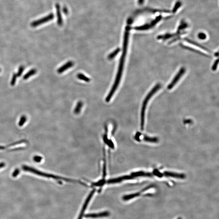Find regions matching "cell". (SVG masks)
Instances as JSON below:
<instances>
[{
  "label": "cell",
  "mask_w": 219,
  "mask_h": 219,
  "mask_svg": "<svg viewBox=\"0 0 219 219\" xmlns=\"http://www.w3.org/2000/svg\"><path fill=\"white\" fill-rule=\"evenodd\" d=\"M77 77L78 78V79H80V80H83L86 82H90V78H88V77L85 76L82 73H78L77 75Z\"/></svg>",
  "instance_id": "cell-14"
},
{
  "label": "cell",
  "mask_w": 219,
  "mask_h": 219,
  "mask_svg": "<svg viewBox=\"0 0 219 219\" xmlns=\"http://www.w3.org/2000/svg\"><path fill=\"white\" fill-rule=\"evenodd\" d=\"M24 70V66H23V65H21V66H20V67H19L18 72H17V73H16V74H17V76H18V77H20L21 76L22 73L23 72Z\"/></svg>",
  "instance_id": "cell-18"
},
{
  "label": "cell",
  "mask_w": 219,
  "mask_h": 219,
  "mask_svg": "<svg viewBox=\"0 0 219 219\" xmlns=\"http://www.w3.org/2000/svg\"><path fill=\"white\" fill-rule=\"evenodd\" d=\"M110 215V213L108 211H104L102 212L96 213V214H87L85 215L86 218H97L100 217H107Z\"/></svg>",
  "instance_id": "cell-7"
},
{
  "label": "cell",
  "mask_w": 219,
  "mask_h": 219,
  "mask_svg": "<svg viewBox=\"0 0 219 219\" xmlns=\"http://www.w3.org/2000/svg\"><path fill=\"white\" fill-rule=\"evenodd\" d=\"M161 87V85L160 84H157V85L154 86L152 90L150 91L149 93L148 94L143 101L142 108L141 110V124H140L141 128L142 130L144 129V125H145V111H146V107H147L148 103L150 99L152 98V97L160 89Z\"/></svg>",
  "instance_id": "cell-3"
},
{
  "label": "cell",
  "mask_w": 219,
  "mask_h": 219,
  "mask_svg": "<svg viewBox=\"0 0 219 219\" xmlns=\"http://www.w3.org/2000/svg\"><path fill=\"white\" fill-rule=\"evenodd\" d=\"M5 164L4 163H0V168L4 167L5 166Z\"/></svg>",
  "instance_id": "cell-25"
},
{
  "label": "cell",
  "mask_w": 219,
  "mask_h": 219,
  "mask_svg": "<svg viewBox=\"0 0 219 219\" xmlns=\"http://www.w3.org/2000/svg\"><path fill=\"white\" fill-rule=\"evenodd\" d=\"M185 72H186V69L184 67H182L181 69L179 70L177 74L176 75L171 83L168 86V89L170 90V89L173 88L174 86L175 85L176 83L178 82L179 79L181 78V77L185 73Z\"/></svg>",
  "instance_id": "cell-6"
},
{
  "label": "cell",
  "mask_w": 219,
  "mask_h": 219,
  "mask_svg": "<svg viewBox=\"0 0 219 219\" xmlns=\"http://www.w3.org/2000/svg\"><path fill=\"white\" fill-rule=\"evenodd\" d=\"M95 191V189H93L91 192H90L89 195L88 196L86 200V201H85V203L84 204L83 206L82 207L81 211H80V214L78 216V218L77 219H83V217L84 215L85 210H86V208L88 206V203L90 202V201L91 200L92 196L94 195Z\"/></svg>",
  "instance_id": "cell-5"
},
{
  "label": "cell",
  "mask_w": 219,
  "mask_h": 219,
  "mask_svg": "<svg viewBox=\"0 0 219 219\" xmlns=\"http://www.w3.org/2000/svg\"><path fill=\"white\" fill-rule=\"evenodd\" d=\"M56 11L57 16V23L59 26H61L63 24L62 18L60 10V7L58 3L56 4Z\"/></svg>",
  "instance_id": "cell-9"
},
{
  "label": "cell",
  "mask_w": 219,
  "mask_h": 219,
  "mask_svg": "<svg viewBox=\"0 0 219 219\" xmlns=\"http://www.w3.org/2000/svg\"><path fill=\"white\" fill-rule=\"evenodd\" d=\"M1 69H0V72H1Z\"/></svg>",
  "instance_id": "cell-30"
},
{
  "label": "cell",
  "mask_w": 219,
  "mask_h": 219,
  "mask_svg": "<svg viewBox=\"0 0 219 219\" xmlns=\"http://www.w3.org/2000/svg\"><path fill=\"white\" fill-rule=\"evenodd\" d=\"M82 106H83V103L81 101H79L78 103L74 110L75 113L76 114L79 113L80 111L81 110Z\"/></svg>",
  "instance_id": "cell-15"
},
{
  "label": "cell",
  "mask_w": 219,
  "mask_h": 219,
  "mask_svg": "<svg viewBox=\"0 0 219 219\" xmlns=\"http://www.w3.org/2000/svg\"><path fill=\"white\" fill-rule=\"evenodd\" d=\"M63 11H64V13H65V14H67V13H68V10L67 9V8H65V7L63 9Z\"/></svg>",
  "instance_id": "cell-24"
},
{
  "label": "cell",
  "mask_w": 219,
  "mask_h": 219,
  "mask_svg": "<svg viewBox=\"0 0 219 219\" xmlns=\"http://www.w3.org/2000/svg\"><path fill=\"white\" fill-rule=\"evenodd\" d=\"M198 37L200 39L203 40L205 39L206 38V35L203 33H200L198 35Z\"/></svg>",
  "instance_id": "cell-22"
},
{
  "label": "cell",
  "mask_w": 219,
  "mask_h": 219,
  "mask_svg": "<svg viewBox=\"0 0 219 219\" xmlns=\"http://www.w3.org/2000/svg\"><path fill=\"white\" fill-rule=\"evenodd\" d=\"M20 170L18 168H16L14 170L13 173H12V176H13V177H16V176L18 175L20 173Z\"/></svg>",
  "instance_id": "cell-20"
},
{
  "label": "cell",
  "mask_w": 219,
  "mask_h": 219,
  "mask_svg": "<svg viewBox=\"0 0 219 219\" xmlns=\"http://www.w3.org/2000/svg\"><path fill=\"white\" fill-rule=\"evenodd\" d=\"M54 18V14L52 13H50L47 16H46V17H44L42 18L39 19V20L33 22L31 23V26L32 27H33V28L37 27V26H39V25L45 23L46 22H47L52 20Z\"/></svg>",
  "instance_id": "cell-4"
},
{
  "label": "cell",
  "mask_w": 219,
  "mask_h": 219,
  "mask_svg": "<svg viewBox=\"0 0 219 219\" xmlns=\"http://www.w3.org/2000/svg\"><path fill=\"white\" fill-rule=\"evenodd\" d=\"M120 51V49L119 48H117L116 50H114L113 52L111 53L108 57V59H109L111 60L113 59L119 53Z\"/></svg>",
  "instance_id": "cell-13"
},
{
  "label": "cell",
  "mask_w": 219,
  "mask_h": 219,
  "mask_svg": "<svg viewBox=\"0 0 219 219\" xmlns=\"http://www.w3.org/2000/svg\"><path fill=\"white\" fill-rule=\"evenodd\" d=\"M27 120V118L26 116L23 115L21 117L20 121L19 122L18 125L20 126H22Z\"/></svg>",
  "instance_id": "cell-16"
},
{
  "label": "cell",
  "mask_w": 219,
  "mask_h": 219,
  "mask_svg": "<svg viewBox=\"0 0 219 219\" xmlns=\"http://www.w3.org/2000/svg\"><path fill=\"white\" fill-rule=\"evenodd\" d=\"M17 76L16 73H13L12 76V78L10 82V85L11 86H14L16 84V81L17 80Z\"/></svg>",
  "instance_id": "cell-17"
},
{
  "label": "cell",
  "mask_w": 219,
  "mask_h": 219,
  "mask_svg": "<svg viewBox=\"0 0 219 219\" xmlns=\"http://www.w3.org/2000/svg\"><path fill=\"white\" fill-rule=\"evenodd\" d=\"M33 160L35 162H36L39 163L42 161V157L40 156L36 155V156L33 157Z\"/></svg>",
  "instance_id": "cell-19"
},
{
  "label": "cell",
  "mask_w": 219,
  "mask_h": 219,
  "mask_svg": "<svg viewBox=\"0 0 219 219\" xmlns=\"http://www.w3.org/2000/svg\"><path fill=\"white\" fill-rule=\"evenodd\" d=\"M185 41H186V42H189V43H190V44H192L194 45L195 46H197L198 47L202 48V49L204 50H205V51H207V52H209V53H211V51H210V50L208 49V48H206V47H205L203 46H202L201 45H200V44L196 43V42H194V41H191V40H189V39H185Z\"/></svg>",
  "instance_id": "cell-11"
},
{
  "label": "cell",
  "mask_w": 219,
  "mask_h": 219,
  "mask_svg": "<svg viewBox=\"0 0 219 219\" xmlns=\"http://www.w3.org/2000/svg\"><path fill=\"white\" fill-rule=\"evenodd\" d=\"M130 30L129 26H127L125 29V33L124 37V46H123V52L120 59L119 65V69L116 78L115 82L113 86L112 87L111 91L110 92L107 98H106V100L107 102H109L111 100V98L113 95L114 92L118 87V85L120 82L122 74L123 72V68H124V64L125 60V57L126 55L127 51V45H128V39L129 36V31Z\"/></svg>",
  "instance_id": "cell-1"
},
{
  "label": "cell",
  "mask_w": 219,
  "mask_h": 219,
  "mask_svg": "<svg viewBox=\"0 0 219 219\" xmlns=\"http://www.w3.org/2000/svg\"><path fill=\"white\" fill-rule=\"evenodd\" d=\"M9 147V145L7 146V147H5V146H0V150H3L4 149H5L6 148L8 147Z\"/></svg>",
  "instance_id": "cell-26"
},
{
  "label": "cell",
  "mask_w": 219,
  "mask_h": 219,
  "mask_svg": "<svg viewBox=\"0 0 219 219\" xmlns=\"http://www.w3.org/2000/svg\"><path fill=\"white\" fill-rule=\"evenodd\" d=\"M219 59H217L216 60H215L214 63V65L212 67V70L213 71H215L216 70L217 68V66L218 65V63H219Z\"/></svg>",
  "instance_id": "cell-21"
},
{
  "label": "cell",
  "mask_w": 219,
  "mask_h": 219,
  "mask_svg": "<svg viewBox=\"0 0 219 219\" xmlns=\"http://www.w3.org/2000/svg\"><path fill=\"white\" fill-rule=\"evenodd\" d=\"M73 63L71 61L68 62L67 63H65V65H63L62 67H60V68L58 70V73H62L64 72L65 71L67 70L68 68H70L71 67H72V66L73 65Z\"/></svg>",
  "instance_id": "cell-10"
},
{
  "label": "cell",
  "mask_w": 219,
  "mask_h": 219,
  "mask_svg": "<svg viewBox=\"0 0 219 219\" xmlns=\"http://www.w3.org/2000/svg\"><path fill=\"white\" fill-rule=\"evenodd\" d=\"M218 55H219V53H218V52H216L215 54V57H218Z\"/></svg>",
  "instance_id": "cell-28"
},
{
  "label": "cell",
  "mask_w": 219,
  "mask_h": 219,
  "mask_svg": "<svg viewBox=\"0 0 219 219\" xmlns=\"http://www.w3.org/2000/svg\"><path fill=\"white\" fill-rule=\"evenodd\" d=\"M22 169L24 170V171H28V172H30L31 173H33L36 174V175H38L40 176H44L45 177L47 178H51L53 179H55L57 180H63L65 181H68L69 182H72V183H81L82 185H85V184H84L83 183H82L81 181H77V180H74L73 179H69L66 178L62 177H60V176H57L55 175H52V174H50L46 173H43L42 171H39L38 170L35 169V168H33L32 167H29V166H27L23 165L22 166Z\"/></svg>",
  "instance_id": "cell-2"
},
{
  "label": "cell",
  "mask_w": 219,
  "mask_h": 219,
  "mask_svg": "<svg viewBox=\"0 0 219 219\" xmlns=\"http://www.w3.org/2000/svg\"><path fill=\"white\" fill-rule=\"evenodd\" d=\"M37 71L36 69H32L29 71L28 72L26 73L23 77V79L24 80H26L29 79L30 77L35 75L37 73Z\"/></svg>",
  "instance_id": "cell-12"
},
{
  "label": "cell",
  "mask_w": 219,
  "mask_h": 219,
  "mask_svg": "<svg viewBox=\"0 0 219 219\" xmlns=\"http://www.w3.org/2000/svg\"><path fill=\"white\" fill-rule=\"evenodd\" d=\"M183 47H184V48H186V49H188L189 50H191V51H194L195 52H197V53H199V54H201L204 55V54L203 53H202L201 52H199V51H197V50H196L193 49L192 48H190V47H188L185 46H183Z\"/></svg>",
  "instance_id": "cell-23"
},
{
  "label": "cell",
  "mask_w": 219,
  "mask_h": 219,
  "mask_svg": "<svg viewBox=\"0 0 219 219\" xmlns=\"http://www.w3.org/2000/svg\"><path fill=\"white\" fill-rule=\"evenodd\" d=\"M149 188H150V187H147V188H145V189H142V190L140 192L134 193V194H129V195L124 196L123 197V200L124 201H129L130 200L132 199H134V198L139 197L140 196L142 195V193H144L145 191H146L147 189H149Z\"/></svg>",
  "instance_id": "cell-8"
},
{
  "label": "cell",
  "mask_w": 219,
  "mask_h": 219,
  "mask_svg": "<svg viewBox=\"0 0 219 219\" xmlns=\"http://www.w3.org/2000/svg\"><path fill=\"white\" fill-rule=\"evenodd\" d=\"M182 219V218H181V217H178V218L177 219Z\"/></svg>",
  "instance_id": "cell-29"
},
{
  "label": "cell",
  "mask_w": 219,
  "mask_h": 219,
  "mask_svg": "<svg viewBox=\"0 0 219 219\" xmlns=\"http://www.w3.org/2000/svg\"><path fill=\"white\" fill-rule=\"evenodd\" d=\"M143 2V0H139V1H138V3H139V4H140V5L142 4Z\"/></svg>",
  "instance_id": "cell-27"
}]
</instances>
